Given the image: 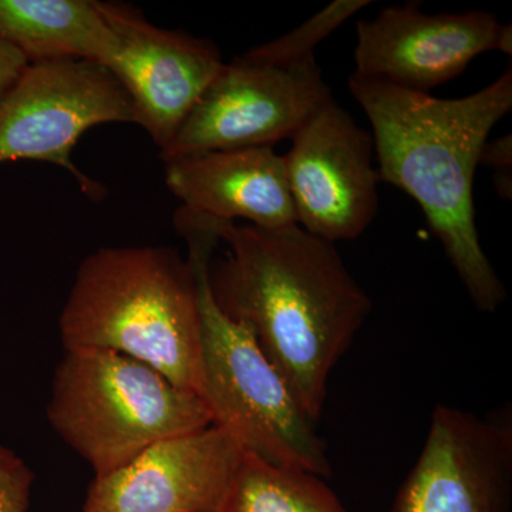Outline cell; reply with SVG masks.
Returning <instances> with one entry per match:
<instances>
[{
  "instance_id": "4",
  "label": "cell",
  "mask_w": 512,
  "mask_h": 512,
  "mask_svg": "<svg viewBox=\"0 0 512 512\" xmlns=\"http://www.w3.org/2000/svg\"><path fill=\"white\" fill-rule=\"evenodd\" d=\"M178 234L198 282L201 311L200 396L212 426L227 431L245 454L265 463L329 478L332 467L316 421L295 399L284 377L264 355L245 323L229 318L215 301L210 282L217 232L187 221Z\"/></svg>"
},
{
  "instance_id": "8",
  "label": "cell",
  "mask_w": 512,
  "mask_h": 512,
  "mask_svg": "<svg viewBox=\"0 0 512 512\" xmlns=\"http://www.w3.org/2000/svg\"><path fill=\"white\" fill-rule=\"evenodd\" d=\"M372 134L330 96L292 137L284 156L296 220L323 241L359 238L379 211Z\"/></svg>"
},
{
  "instance_id": "15",
  "label": "cell",
  "mask_w": 512,
  "mask_h": 512,
  "mask_svg": "<svg viewBox=\"0 0 512 512\" xmlns=\"http://www.w3.org/2000/svg\"><path fill=\"white\" fill-rule=\"evenodd\" d=\"M221 512H349L323 478L244 454Z\"/></svg>"
},
{
  "instance_id": "14",
  "label": "cell",
  "mask_w": 512,
  "mask_h": 512,
  "mask_svg": "<svg viewBox=\"0 0 512 512\" xmlns=\"http://www.w3.org/2000/svg\"><path fill=\"white\" fill-rule=\"evenodd\" d=\"M0 39L29 64L89 60L106 67L113 50L97 0H0Z\"/></svg>"
},
{
  "instance_id": "5",
  "label": "cell",
  "mask_w": 512,
  "mask_h": 512,
  "mask_svg": "<svg viewBox=\"0 0 512 512\" xmlns=\"http://www.w3.org/2000/svg\"><path fill=\"white\" fill-rule=\"evenodd\" d=\"M46 414L94 477L119 470L158 441L212 424L200 394L110 350L64 352Z\"/></svg>"
},
{
  "instance_id": "13",
  "label": "cell",
  "mask_w": 512,
  "mask_h": 512,
  "mask_svg": "<svg viewBox=\"0 0 512 512\" xmlns=\"http://www.w3.org/2000/svg\"><path fill=\"white\" fill-rule=\"evenodd\" d=\"M164 163L168 190L188 210L265 229L298 225L284 156L274 147L208 151Z\"/></svg>"
},
{
  "instance_id": "18",
  "label": "cell",
  "mask_w": 512,
  "mask_h": 512,
  "mask_svg": "<svg viewBox=\"0 0 512 512\" xmlns=\"http://www.w3.org/2000/svg\"><path fill=\"white\" fill-rule=\"evenodd\" d=\"M478 165L491 168L494 171L495 191L505 201L512 198V136L487 140L481 150Z\"/></svg>"
},
{
  "instance_id": "7",
  "label": "cell",
  "mask_w": 512,
  "mask_h": 512,
  "mask_svg": "<svg viewBox=\"0 0 512 512\" xmlns=\"http://www.w3.org/2000/svg\"><path fill=\"white\" fill-rule=\"evenodd\" d=\"M330 96L315 57L291 66L238 57L224 63L161 158L274 147L292 138Z\"/></svg>"
},
{
  "instance_id": "3",
  "label": "cell",
  "mask_w": 512,
  "mask_h": 512,
  "mask_svg": "<svg viewBox=\"0 0 512 512\" xmlns=\"http://www.w3.org/2000/svg\"><path fill=\"white\" fill-rule=\"evenodd\" d=\"M67 350H110L200 394L201 311L188 259L165 247H107L77 271L59 319Z\"/></svg>"
},
{
  "instance_id": "10",
  "label": "cell",
  "mask_w": 512,
  "mask_h": 512,
  "mask_svg": "<svg viewBox=\"0 0 512 512\" xmlns=\"http://www.w3.org/2000/svg\"><path fill=\"white\" fill-rule=\"evenodd\" d=\"M356 28L355 74L410 92L429 94L483 53L512 52L511 26L483 10L426 15L419 2H407Z\"/></svg>"
},
{
  "instance_id": "16",
  "label": "cell",
  "mask_w": 512,
  "mask_h": 512,
  "mask_svg": "<svg viewBox=\"0 0 512 512\" xmlns=\"http://www.w3.org/2000/svg\"><path fill=\"white\" fill-rule=\"evenodd\" d=\"M369 0H336L292 32L245 53L254 62L291 66L315 57L316 46L332 35L346 20L369 6Z\"/></svg>"
},
{
  "instance_id": "6",
  "label": "cell",
  "mask_w": 512,
  "mask_h": 512,
  "mask_svg": "<svg viewBox=\"0 0 512 512\" xmlns=\"http://www.w3.org/2000/svg\"><path fill=\"white\" fill-rule=\"evenodd\" d=\"M107 123H136L130 97L110 70L89 60L32 63L0 99V164L45 161L99 200L103 185L73 163L79 138Z\"/></svg>"
},
{
  "instance_id": "9",
  "label": "cell",
  "mask_w": 512,
  "mask_h": 512,
  "mask_svg": "<svg viewBox=\"0 0 512 512\" xmlns=\"http://www.w3.org/2000/svg\"><path fill=\"white\" fill-rule=\"evenodd\" d=\"M512 409L439 406L390 512H510Z\"/></svg>"
},
{
  "instance_id": "11",
  "label": "cell",
  "mask_w": 512,
  "mask_h": 512,
  "mask_svg": "<svg viewBox=\"0 0 512 512\" xmlns=\"http://www.w3.org/2000/svg\"><path fill=\"white\" fill-rule=\"evenodd\" d=\"M100 5L113 35L106 69L130 97L138 126L164 150L224 66L220 49L210 40L157 28L120 3Z\"/></svg>"
},
{
  "instance_id": "1",
  "label": "cell",
  "mask_w": 512,
  "mask_h": 512,
  "mask_svg": "<svg viewBox=\"0 0 512 512\" xmlns=\"http://www.w3.org/2000/svg\"><path fill=\"white\" fill-rule=\"evenodd\" d=\"M227 256L210 268L215 301L245 323L313 421L329 376L372 313L332 242L299 225L265 229L217 220Z\"/></svg>"
},
{
  "instance_id": "2",
  "label": "cell",
  "mask_w": 512,
  "mask_h": 512,
  "mask_svg": "<svg viewBox=\"0 0 512 512\" xmlns=\"http://www.w3.org/2000/svg\"><path fill=\"white\" fill-rule=\"evenodd\" d=\"M349 90L372 126L380 183L420 205L471 302L494 313L507 291L478 238L474 175L491 130L512 109L511 64L490 86L460 99H436L355 73Z\"/></svg>"
},
{
  "instance_id": "17",
  "label": "cell",
  "mask_w": 512,
  "mask_h": 512,
  "mask_svg": "<svg viewBox=\"0 0 512 512\" xmlns=\"http://www.w3.org/2000/svg\"><path fill=\"white\" fill-rule=\"evenodd\" d=\"M33 483L28 463L0 444V512H28Z\"/></svg>"
},
{
  "instance_id": "12",
  "label": "cell",
  "mask_w": 512,
  "mask_h": 512,
  "mask_svg": "<svg viewBox=\"0 0 512 512\" xmlns=\"http://www.w3.org/2000/svg\"><path fill=\"white\" fill-rule=\"evenodd\" d=\"M244 454L212 424L168 437L94 477L82 512H221Z\"/></svg>"
},
{
  "instance_id": "19",
  "label": "cell",
  "mask_w": 512,
  "mask_h": 512,
  "mask_svg": "<svg viewBox=\"0 0 512 512\" xmlns=\"http://www.w3.org/2000/svg\"><path fill=\"white\" fill-rule=\"evenodd\" d=\"M28 66L29 62L22 53L0 39V99Z\"/></svg>"
}]
</instances>
